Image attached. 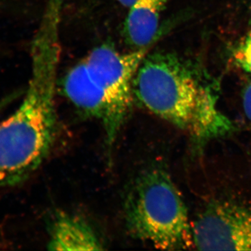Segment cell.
Returning <instances> with one entry per match:
<instances>
[{"label": "cell", "instance_id": "cell-1", "mask_svg": "<svg viewBox=\"0 0 251 251\" xmlns=\"http://www.w3.org/2000/svg\"><path fill=\"white\" fill-rule=\"evenodd\" d=\"M133 95L149 111L198 136L216 134L227 125L210 87L173 53L147 54L135 75Z\"/></svg>", "mask_w": 251, "mask_h": 251}, {"label": "cell", "instance_id": "cell-2", "mask_svg": "<svg viewBox=\"0 0 251 251\" xmlns=\"http://www.w3.org/2000/svg\"><path fill=\"white\" fill-rule=\"evenodd\" d=\"M52 67L49 59H34L22 103L0 124V187L28 179L50 151L56 130Z\"/></svg>", "mask_w": 251, "mask_h": 251}, {"label": "cell", "instance_id": "cell-3", "mask_svg": "<svg viewBox=\"0 0 251 251\" xmlns=\"http://www.w3.org/2000/svg\"><path fill=\"white\" fill-rule=\"evenodd\" d=\"M125 214L130 234L157 249L188 250L194 246L187 207L164 170L152 168L140 175L128 193Z\"/></svg>", "mask_w": 251, "mask_h": 251}, {"label": "cell", "instance_id": "cell-4", "mask_svg": "<svg viewBox=\"0 0 251 251\" xmlns=\"http://www.w3.org/2000/svg\"><path fill=\"white\" fill-rule=\"evenodd\" d=\"M148 48L121 52L111 46L96 48L85 59L89 72L103 94L105 116L102 125L106 143L116 140L132 107L134 79Z\"/></svg>", "mask_w": 251, "mask_h": 251}, {"label": "cell", "instance_id": "cell-5", "mask_svg": "<svg viewBox=\"0 0 251 251\" xmlns=\"http://www.w3.org/2000/svg\"><path fill=\"white\" fill-rule=\"evenodd\" d=\"M50 251H100L103 244L90 225L67 212L57 213L49 227Z\"/></svg>", "mask_w": 251, "mask_h": 251}, {"label": "cell", "instance_id": "cell-6", "mask_svg": "<svg viewBox=\"0 0 251 251\" xmlns=\"http://www.w3.org/2000/svg\"><path fill=\"white\" fill-rule=\"evenodd\" d=\"M67 98L87 116L103 122L105 103L103 94L89 72L85 61L72 68L63 82Z\"/></svg>", "mask_w": 251, "mask_h": 251}, {"label": "cell", "instance_id": "cell-7", "mask_svg": "<svg viewBox=\"0 0 251 251\" xmlns=\"http://www.w3.org/2000/svg\"><path fill=\"white\" fill-rule=\"evenodd\" d=\"M169 0H135L124 25L126 41L134 49L148 48L158 31L160 16Z\"/></svg>", "mask_w": 251, "mask_h": 251}, {"label": "cell", "instance_id": "cell-8", "mask_svg": "<svg viewBox=\"0 0 251 251\" xmlns=\"http://www.w3.org/2000/svg\"><path fill=\"white\" fill-rule=\"evenodd\" d=\"M234 59L243 69L251 74V30L236 50Z\"/></svg>", "mask_w": 251, "mask_h": 251}, {"label": "cell", "instance_id": "cell-9", "mask_svg": "<svg viewBox=\"0 0 251 251\" xmlns=\"http://www.w3.org/2000/svg\"><path fill=\"white\" fill-rule=\"evenodd\" d=\"M243 108L246 117L251 123V82L243 93Z\"/></svg>", "mask_w": 251, "mask_h": 251}, {"label": "cell", "instance_id": "cell-10", "mask_svg": "<svg viewBox=\"0 0 251 251\" xmlns=\"http://www.w3.org/2000/svg\"><path fill=\"white\" fill-rule=\"evenodd\" d=\"M117 1H118L122 6L129 8L130 6L133 4V3L134 2L135 0H117Z\"/></svg>", "mask_w": 251, "mask_h": 251}]
</instances>
